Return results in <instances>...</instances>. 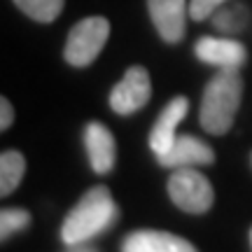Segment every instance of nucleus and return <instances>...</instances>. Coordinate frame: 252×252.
I'll list each match as a JSON object with an SVG mask.
<instances>
[{
	"instance_id": "nucleus-1",
	"label": "nucleus",
	"mask_w": 252,
	"mask_h": 252,
	"mask_svg": "<svg viewBox=\"0 0 252 252\" xmlns=\"http://www.w3.org/2000/svg\"><path fill=\"white\" fill-rule=\"evenodd\" d=\"M119 208L108 187L96 185L77 201V206L65 215L61 224V238L68 248L89 243L103 231L117 224Z\"/></svg>"
},
{
	"instance_id": "nucleus-2",
	"label": "nucleus",
	"mask_w": 252,
	"mask_h": 252,
	"mask_svg": "<svg viewBox=\"0 0 252 252\" xmlns=\"http://www.w3.org/2000/svg\"><path fill=\"white\" fill-rule=\"evenodd\" d=\"M243 98V77L238 68H220L217 75L206 84L198 119L203 131L213 135H224L234 126L236 112Z\"/></svg>"
},
{
	"instance_id": "nucleus-3",
	"label": "nucleus",
	"mask_w": 252,
	"mask_h": 252,
	"mask_svg": "<svg viewBox=\"0 0 252 252\" xmlns=\"http://www.w3.org/2000/svg\"><path fill=\"white\" fill-rule=\"evenodd\" d=\"M110 37V21L105 17H87L77 21L68 33L63 56L72 68H87L98 59Z\"/></svg>"
},
{
	"instance_id": "nucleus-4",
	"label": "nucleus",
	"mask_w": 252,
	"mask_h": 252,
	"mask_svg": "<svg viewBox=\"0 0 252 252\" xmlns=\"http://www.w3.org/2000/svg\"><path fill=\"white\" fill-rule=\"evenodd\" d=\"M168 196L180 210L191 213V215L208 213L210 206L215 203L213 185L203 173L196 171V166L173 168L171 178H168Z\"/></svg>"
},
{
	"instance_id": "nucleus-5",
	"label": "nucleus",
	"mask_w": 252,
	"mask_h": 252,
	"mask_svg": "<svg viewBox=\"0 0 252 252\" xmlns=\"http://www.w3.org/2000/svg\"><path fill=\"white\" fill-rule=\"evenodd\" d=\"M152 96V80L143 65H131L110 91V108L117 115H133L147 105Z\"/></svg>"
},
{
	"instance_id": "nucleus-6",
	"label": "nucleus",
	"mask_w": 252,
	"mask_h": 252,
	"mask_svg": "<svg viewBox=\"0 0 252 252\" xmlns=\"http://www.w3.org/2000/svg\"><path fill=\"white\" fill-rule=\"evenodd\" d=\"M147 12L163 42L175 45L185 37L189 0H147Z\"/></svg>"
},
{
	"instance_id": "nucleus-7",
	"label": "nucleus",
	"mask_w": 252,
	"mask_h": 252,
	"mask_svg": "<svg viewBox=\"0 0 252 252\" xmlns=\"http://www.w3.org/2000/svg\"><path fill=\"white\" fill-rule=\"evenodd\" d=\"M163 168H185V166H210L215 163V150L196 135H175L173 145L157 157Z\"/></svg>"
},
{
	"instance_id": "nucleus-8",
	"label": "nucleus",
	"mask_w": 252,
	"mask_h": 252,
	"mask_svg": "<svg viewBox=\"0 0 252 252\" xmlns=\"http://www.w3.org/2000/svg\"><path fill=\"white\" fill-rule=\"evenodd\" d=\"M194 54L198 61L220 68H241L248 59V49L243 42L234 37H210L203 35L194 45Z\"/></svg>"
},
{
	"instance_id": "nucleus-9",
	"label": "nucleus",
	"mask_w": 252,
	"mask_h": 252,
	"mask_svg": "<svg viewBox=\"0 0 252 252\" xmlns=\"http://www.w3.org/2000/svg\"><path fill=\"white\" fill-rule=\"evenodd\" d=\"M84 147H87V157H89L91 171L105 175L115 168L117 161V143L115 135L110 133V128L100 122H89L84 128Z\"/></svg>"
},
{
	"instance_id": "nucleus-10",
	"label": "nucleus",
	"mask_w": 252,
	"mask_h": 252,
	"mask_svg": "<svg viewBox=\"0 0 252 252\" xmlns=\"http://www.w3.org/2000/svg\"><path fill=\"white\" fill-rule=\"evenodd\" d=\"M124 252H194V243L187 238H180L168 231H157V229H140L131 231L122 241Z\"/></svg>"
},
{
	"instance_id": "nucleus-11",
	"label": "nucleus",
	"mask_w": 252,
	"mask_h": 252,
	"mask_svg": "<svg viewBox=\"0 0 252 252\" xmlns=\"http://www.w3.org/2000/svg\"><path fill=\"white\" fill-rule=\"evenodd\" d=\"M189 112V100L185 96H175V98L166 105V108L159 112V117L154 122L152 131H150V150H152L157 157L163 154L175 140V128L180 124L185 115Z\"/></svg>"
},
{
	"instance_id": "nucleus-12",
	"label": "nucleus",
	"mask_w": 252,
	"mask_h": 252,
	"mask_svg": "<svg viewBox=\"0 0 252 252\" xmlns=\"http://www.w3.org/2000/svg\"><path fill=\"white\" fill-rule=\"evenodd\" d=\"M248 19H250V12L243 2H224L213 12L210 21L222 35H238L245 31Z\"/></svg>"
},
{
	"instance_id": "nucleus-13",
	"label": "nucleus",
	"mask_w": 252,
	"mask_h": 252,
	"mask_svg": "<svg viewBox=\"0 0 252 252\" xmlns=\"http://www.w3.org/2000/svg\"><path fill=\"white\" fill-rule=\"evenodd\" d=\"M26 173V159L17 150H5L0 154V194L9 196Z\"/></svg>"
},
{
	"instance_id": "nucleus-14",
	"label": "nucleus",
	"mask_w": 252,
	"mask_h": 252,
	"mask_svg": "<svg viewBox=\"0 0 252 252\" xmlns=\"http://www.w3.org/2000/svg\"><path fill=\"white\" fill-rule=\"evenodd\" d=\"M14 5H17L28 19L40 21V24H52L63 12L65 0H14Z\"/></svg>"
},
{
	"instance_id": "nucleus-15",
	"label": "nucleus",
	"mask_w": 252,
	"mask_h": 252,
	"mask_svg": "<svg viewBox=\"0 0 252 252\" xmlns=\"http://www.w3.org/2000/svg\"><path fill=\"white\" fill-rule=\"evenodd\" d=\"M28 224H31V213L28 210H24V208H2V213H0V238L7 241L9 236L28 229Z\"/></svg>"
},
{
	"instance_id": "nucleus-16",
	"label": "nucleus",
	"mask_w": 252,
	"mask_h": 252,
	"mask_svg": "<svg viewBox=\"0 0 252 252\" xmlns=\"http://www.w3.org/2000/svg\"><path fill=\"white\" fill-rule=\"evenodd\" d=\"M226 0H189V19L194 21H206L213 17L220 5H224Z\"/></svg>"
},
{
	"instance_id": "nucleus-17",
	"label": "nucleus",
	"mask_w": 252,
	"mask_h": 252,
	"mask_svg": "<svg viewBox=\"0 0 252 252\" xmlns=\"http://www.w3.org/2000/svg\"><path fill=\"white\" fill-rule=\"evenodd\" d=\"M14 122V108H12V103L7 98H0V128L2 131H7L9 126Z\"/></svg>"
},
{
	"instance_id": "nucleus-18",
	"label": "nucleus",
	"mask_w": 252,
	"mask_h": 252,
	"mask_svg": "<svg viewBox=\"0 0 252 252\" xmlns=\"http://www.w3.org/2000/svg\"><path fill=\"white\" fill-rule=\"evenodd\" d=\"M250 248H252V229H250Z\"/></svg>"
}]
</instances>
